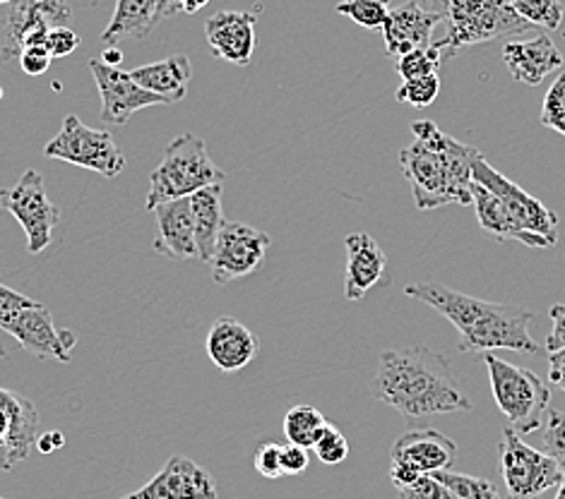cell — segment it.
<instances>
[{
  "mask_svg": "<svg viewBox=\"0 0 565 499\" xmlns=\"http://www.w3.org/2000/svg\"><path fill=\"white\" fill-rule=\"evenodd\" d=\"M448 61L446 48L443 44H428V46H419L405 56L395 58V70L402 79L409 77H424V75H438V70L443 67V63Z\"/></svg>",
  "mask_w": 565,
  "mask_h": 499,
  "instance_id": "cell-29",
  "label": "cell"
},
{
  "mask_svg": "<svg viewBox=\"0 0 565 499\" xmlns=\"http://www.w3.org/2000/svg\"><path fill=\"white\" fill-rule=\"evenodd\" d=\"M438 22L440 18L436 12L426 10L419 0H409L405 6L390 8L381 26L385 39V53L390 58H399L414 48L434 44L430 36H434Z\"/></svg>",
  "mask_w": 565,
  "mask_h": 499,
  "instance_id": "cell-18",
  "label": "cell"
},
{
  "mask_svg": "<svg viewBox=\"0 0 565 499\" xmlns=\"http://www.w3.org/2000/svg\"><path fill=\"white\" fill-rule=\"evenodd\" d=\"M279 449L281 444L277 442H263L258 452H255L253 456V464H255V470L267 480H277L281 478V466H279Z\"/></svg>",
  "mask_w": 565,
  "mask_h": 499,
  "instance_id": "cell-38",
  "label": "cell"
},
{
  "mask_svg": "<svg viewBox=\"0 0 565 499\" xmlns=\"http://www.w3.org/2000/svg\"><path fill=\"white\" fill-rule=\"evenodd\" d=\"M73 10L68 0H10L6 22V44L0 58H18L24 48L46 46V36L53 26H63Z\"/></svg>",
  "mask_w": 565,
  "mask_h": 499,
  "instance_id": "cell-12",
  "label": "cell"
},
{
  "mask_svg": "<svg viewBox=\"0 0 565 499\" xmlns=\"http://www.w3.org/2000/svg\"><path fill=\"white\" fill-rule=\"evenodd\" d=\"M255 12L222 10L205 22V36L214 56L238 67H248L255 53Z\"/></svg>",
  "mask_w": 565,
  "mask_h": 499,
  "instance_id": "cell-16",
  "label": "cell"
},
{
  "mask_svg": "<svg viewBox=\"0 0 565 499\" xmlns=\"http://www.w3.org/2000/svg\"><path fill=\"white\" fill-rule=\"evenodd\" d=\"M405 293L452 322L460 334L462 354H489L501 348L522 356L542 354V346L530 334L534 313L527 307L472 299L438 281L407 283Z\"/></svg>",
  "mask_w": 565,
  "mask_h": 499,
  "instance_id": "cell-2",
  "label": "cell"
},
{
  "mask_svg": "<svg viewBox=\"0 0 565 499\" xmlns=\"http://www.w3.org/2000/svg\"><path fill=\"white\" fill-rule=\"evenodd\" d=\"M89 70L97 83L102 97V120L106 126H126L128 120L147 106H164L167 101L157 94L142 89L130 73L120 70L116 65H106L102 61H92Z\"/></svg>",
  "mask_w": 565,
  "mask_h": 499,
  "instance_id": "cell-14",
  "label": "cell"
},
{
  "mask_svg": "<svg viewBox=\"0 0 565 499\" xmlns=\"http://www.w3.org/2000/svg\"><path fill=\"white\" fill-rule=\"evenodd\" d=\"M472 205H475V211H477V219H479L481 228L489 236L503 240V242L505 240H518V242H522V246L534 248V250L554 248L544 236H536V234L527 231V228H524L513 217V214H510L503 207V202L477 181H472Z\"/></svg>",
  "mask_w": 565,
  "mask_h": 499,
  "instance_id": "cell-24",
  "label": "cell"
},
{
  "mask_svg": "<svg viewBox=\"0 0 565 499\" xmlns=\"http://www.w3.org/2000/svg\"><path fill=\"white\" fill-rule=\"evenodd\" d=\"M8 354H6V348H3V344H0V360H3Z\"/></svg>",
  "mask_w": 565,
  "mask_h": 499,
  "instance_id": "cell-50",
  "label": "cell"
},
{
  "mask_svg": "<svg viewBox=\"0 0 565 499\" xmlns=\"http://www.w3.org/2000/svg\"><path fill=\"white\" fill-rule=\"evenodd\" d=\"M44 156L94 171L104 178H116L126 169V156L111 132L94 130L73 113L63 118V128L44 147Z\"/></svg>",
  "mask_w": 565,
  "mask_h": 499,
  "instance_id": "cell-7",
  "label": "cell"
},
{
  "mask_svg": "<svg viewBox=\"0 0 565 499\" xmlns=\"http://www.w3.org/2000/svg\"><path fill=\"white\" fill-rule=\"evenodd\" d=\"M326 425H328V417L322 415L318 409L308 406V403L291 406L285 415L287 440L299 444V447H306V449H313V444L320 437L322 430H326Z\"/></svg>",
  "mask_w": 565,
  "mask_h": 499,
  "instance_id": "cell-28",
  "label": "cell"
},
{
  "mask_svg": "<svg viewBox=\"0 0 565 499\" xmlns=\"http://www.w3.org/2000/svg\"><path fill=\"white\" fill-rule=\"evenodd\" d=\"M205 348L210 360L222 372H236L244 370L255 360L260 350V341L244 322L224 315L220 319H214V325L210 327Z\"/></svg>",
  "mask_w": 565,
  "mask_h": 499,
  "instance_id": "cell-20",
  "label": "cell"
},
{
  "mask_svg": "<svg viewBox=\"0 0 565 499\" xmlns=\"http://www.w3.org/2000/svg\"><path fill=\"white\" fill-rule=\"evenodd\" d=\"M191 211H193V228L198 242V260L210 262L214 242L224 226L222 214V183H214L191 195Z\"/></svg>",
  "mask_w": 565,
  "mask_h": 499,
  "instance_id": "cell-26",
  "label": "cell"
},
{
  "mask_svg": "<svg viewBox=\"0 0 565 499\" xmlns=\"http://www.w3.org/2000/svg\"><path fill=\"white\" fill-rule=\"evenodd\" d=\"M311 464V456H308L306 447H299V444H285L279 449V466H281V476H299Z\"/></svg>",
  "mask_w": 565,
  "mask_h": 499,
  "instance_id": "cell-40",
  "label": "cell"
},
{
  "mask_svg": "<svg viewBox=\"0 0 565 499\" xmlns=\"http://www.w3.org/2000/svg\"><path fill=\"white\" fill-rule=\"evenodd\" d=\"M152 211L159 226V238L152 242L154 252L171 260H198L191 197L161 202Z\"/></svg>",
  "mask_w": 565,
  "mask_h": 499,
  "instance_id": "cell-19",
  "label": "cell"
},
{
  "mask_svg": "<svg viewBox=\"0 0 565 499\" xmlns=\"http://www.w3.org/2000/svg\"><path fill=\"white\" fill-rule=\"evenodd\" d=\"M157 24V0H118L102 39L109 46L120 39H145Z\"/></svg>",
  "mask_w": 565,
  "mask_h": 499,
  "instance_id": "cell-27",
  "label": "cell"
},
{
  "mask_svg": "<svg viewBox=\"0 0 565 499\" xmlns=\"http://www.w3.org/2000/svg\"><path fill=\"white\" fill-rule=\"evenodd\" d=\"M371 391L405 417L472 411L450 360L428 346L383 350Z\"/></svg>",
  "mask_w": 565,
  "mask_h": 499,
  "instance_id": "cell-1",
  "label": "cell"
},
{
  "mask_svg": "<svg viewBox=\"0 0 565 499\" xmlns=\"http://www.w3.org/2000/svg\"><path fill=\"white\" fill-rule=\"evenodd\" d=\"M522 20H527L542 30H561L563 24V3L561 0H508Z\"/></svg>",
  "mask_w": 565,
  "mask_h": 499,
  "instance_id": "cell-30",
  "label": "cell"
},
{
  "mask_svg": "<svg viewBox=\"0 0 565 499\" xmlns=\"http://www.w3.org/2000/svg\"><path fill=\"white\" fill-rule=\"evenodd\" d=\"M483 366L489 370L495 406L505 415L508 425L518 435L536 433L551 403L548 384H544L532 370L501 360L491 350L483 354Z\"/></svg>",
  "mask_w": 565,
  "mask_h": 499,
  "instance_id": "cell-6",
  "label": "cell"
},
{
  "mask_svg": "<svg viewBox=\"0 0 565 499\" xmlns=\"http://www.w3.org/2000/svg\"><path fill=\"white\" fill-rule=\"evenodd\" d=\"M39 411L34 403L0 387V442L8 444L15 462H26L36 444Z\"/></svg>",
  "mask_w": 565,
  "mask_h": 499,
  "instance_id": "cell-23",
  "label": "cell"
},
{
  "mask_svg": "<svg viewBox=\"0 0 565 499\" xmlns=\"http://www.w3.org/2000/svg\"><path fill=\"white\" fill-rule=\"evenodd\" d=\"M542 126L556 130L565 138V73H561L556 83L546 91L542 106Z\"/></svg>",
  "mask_w": 565,
  "mask_h": 499,
  "instance_id": "cell-35",
  "label": "cell"
},
{
  "mask_svg": "<svg viewBox=\"0 0 565 499\" xmlns=\"http://www.w3.org/2000/svg\"><path fill=\"white\" fill-rule=\"evenodd\" d=\"M399 499H460L448 485H443L436 476L422 474L414 482L405 485V488H397Z\"/></svg>",
  "mask_w": 565,
  "mask_h": 499,
  "instance_id": "cell-37",
  "label": "cell"
},
{
  "mask_svg": "<svg viewBox=\"0 0 565 499\" xmlns=\"http://www.w3.org/2000/svg\"><path fill=\"white\" fill-rule=\"evenodd\" d=\"M548 317L554 327H551V334H548L544 348L551 354V350L565 348V303H556L554 307H551Z\"/></svg>",
  "mask_w": 565,
  "mask_h": 499,
  "instance_id": "cell-43",
  "label": "cell"
},
{
  "mask_svg": "<svg viewBox=\"0 0 565 499\" xmlns=\"http://www.w3.org/2000/svg\"><path fill=\"white\" fill-rule=\"evenodd\" d=\"M120 499H217V482L188 456H171L150 482Z\"/></svg>",
  "mask_w": 565,
  "mask_h": 499,
  "instance_id": "cell-15",
  "label": "cell"
},
{
  "mask_svg": "<svg viewBox=\"0 0 565 499\" xmlns=\"http://www.w3.org/2000/svg\"><path fill=\"white\" fill-rule=\"evenodd\" d=\"M18 58H20L22 73L30 75V77L44 75V73L49 70V67H51V61H53L46 46H30V48H24Z\"/></svg>",
  "mask_w": 565,
  "mask_h": 499,
  "instance_id": "cell-41",
  "label": "cell"
},
{
  "mask_svg": "<svg viewBox=\"0 0 565 499\" xmlns=\"http://www.w3.org/2000/svg\"><path fill=\"white\" fill-rule=\"evenodd\" d=\"M347 272H344V299L361 301L387 272V258L375 238L369 234H352L344 238Z\"/></svg>",
  "mask_w": 565,
  "mask_h": 499,
  "instance_id": "cell-22",
  "label": "cell"
},
{
  "mask_svg": "<svg viewBox=\"0 0 565 499\" xmlns=\"http://www.w3.org/2000/svg\"><path fill=\"white\" fill-rule=\"evenodd\" d=\"M63 444H65L63 433H58V430H51V433H44L42 437H36L34 447L42 452V454H53L56 449H61Z\"/></svg>",
  "mask_w": 565,
  "mask_h": 499,
  "instance_id": "cell-45",
  "label": "cell"
},
{
  "mask_svg": "<svg viewBox=\"0 0 565 499\" xmlns=\"http://www.w3.org/2000/svg\"><path fill=\"white\" fill-rule=\"evenodd\" d=\"M270 246L273 238L258 228L241 221H224L207 262L212 269V281L226 286V283L253 274L263 264Z\"/></svg>",
  "mask_w": 565,
  "mask_h": 499,
  "instance_id": "cell-10",
  "label": "cell"
},
{
  "mask_svg": "<svg viewBox=\"0 0 565 499\" xmlns=\"http://www.w3.org/2000/svg\"><path fill=\"white\" fill-rule=\"evenodd\" d=\"M563 53L546 34L530 39V42H508L503 46V63L508 65L515 83L536 87L563 67Z\"/></svg>",
  "mask_w": 565,
  "mask_h": 499,
  "instance_id": "cell-21",
  "label": "cell"
},
{
  "mask_svg": "<svg viewBox=\"0 0 565 499\" xmlns=\"http://www.w3.org/2000/svg\"><path fill=\"white\" fill-rule=\"evenodd\" d=\"M0 207L20 221L26 234V252L42 254L53 242L61 211L46 195L42 173L26 169L12 187H0Z\"/></svg>",
  "mask_w": 565,
  "mask_h": 499,
  "instance_id": "cell-9",
  "label": "cell"
},
{
  "mask_svg": "<svg viewBox=\"0 0 565 499\" xmlns=\"http://www.w3.org/2000/svg\"><path fill=\"white\" fill-rule=\"evenodd\" d=\"M120 61H124V53H120V48H116V46H109V48L102 53V63H106V65H116L118 67Z\"/></svg>",
  "mask_w": 565,
  "mask_h": 499,
  "instance_id": "cell-48",
  "label": "cell"
},
{
  "mask_svg": "<svg viewBox=\"0 0 565 499\" xmlns=\"http://www.w3.org/2000/svg\"><path fill=\"white\" fill-rule=\"evenodd\" d=\"M440 91V77L438 75H424V77H409L402 79V85L395 91V99L399 104H409L414 109H426L436 101Z\"/></svg>",
  "mask_w": 565,
  "mask_h": 499,
  "instance_id": "cell-33",
  "label": "cell"
},
{
  "mask_svg": "<svg viewBox=\"0 0 565 499\" xmlns=\"http://www.w3.org/2000/svg\"><path fill=\"white\" fill-rule=\"evenodd\" d=\"M79 42H83V39H79L71 30V26L63 24V26H53V30L49 32L46 48L51 53V58H65V56H71L73 51H77Z\"/></svg>",
  "mask_w": 565,
  "mask_h": 499,
  "instance_id": "cell-39",
  "label": "cell"
},
{
  "mask_svg": "<svg viewBox=\"0 0 565 499\" xmlns=\"http://www.w3.org/2000/svg\"><path fill=\"white\" fill-rule=\"evenodd\" d=\"M0 329L8 332L24 350L42 360L71 362L73 348L77 346V334L53 325L51 310L42 303L22 307Z\"/></svg>",
  "mask_w": 565,
  "mask_h": 499,
  "instance_id": "cell-13",
  "label": "cell"
},
{
  "mask_svg": "<svg viewBox=\"0 0 565 499\" xmlns=\"http://www.w3.org/2000/svg\"><path fill=\"white\" fill-rule=\"evenodd\" d=\"M542 452L554 458L565 474V413L563 411H556V409L546 411Z\"/></svg>",
  "mask_w": 565,
  "mask_h": 499,
  "instance_id": "cell-34",
  "label": "cell"
},
{
  "mask_svg": "<svg viewBox=\"0 0 565 499\" xmlns=\"http://www.w3.org/2000/svg\"><path fill=\"white\" fill-rule=\"evenodd\" d=\"M130 77L136 79L142 89L157 94V97H161L167 104H179L188 97V85H191L193 67L185 53H177V56H169L159 63H150L138 67V70H130Z\"/></svg>",
  "mask_w": 565,
  "mask_h": 499,
  "instance_id": "cell-25",
  "label": "cell"
},
{
  "mask_svg": "<svg viewBox=\"0 0 565 499\" xmlns=\"http://www.w3.org/2000/svg\"><path fill=\"white\" fill-rule=\"evenodd\" d=\"M472 181L481 183L487 191H491L498 199L503 202V207L513 214V217L527 228V231L544 236L551 246L558 242V217L551 211L544 202L532 197L527 191H522L520 185H515L501 171H495L487 159H483L481 152L475 154L472 159Z\"/></svg>",
  "mask_w": 565,
  "mask_h": 499,
  "instance_id": "cell-11",
  "label": "cell"
},
{
  "mask_svg": "<svg viewBox=\"0 0 565 499\" xmlns=\"http://www.w3.org/2000/svg\"><path fill=\"white\" fill-rule=\"evenodd\" d=\"M436 476L443 485L460 497V499H505L501 492L495 490V485L487 478H477V476H467V474H455V470H436Z\"/></svg>",
  "mask_w": 565,
  "mask_h": 499,
  "instance_id": "cell-31",
  "label": "cell"
},
{
  "mask_svg": "<svg viewBox=\"0 0 565 499\" xmlns=\"http://www.w3.org/2000/svg\"><path fill=\"white\" fill-rule=\"evenodd\" d=\"M205 6H210V0H179V8L185 15H195V12H200Z\"/></svg>",
  "mask_w": 565,
  "mask_h": 499,
  "instance_id": "cell-47",
  "label": "cell"
},
{
  "mask_svg": "<svg viewBox=\"0 0 565 499\" xmlns=\"http://www.w3.org/2000/svg\"><path fill=\"white\" fill-rule=\"evenodd\" d=\"M412 134L414 142L399 152V164L414 205L422 211L472 205V159L479 150L457 142L434 120H416Z\"/></svg>",
  "mask_w": 565,
  "mask_h": 499,
  "instance_id": "cell-3",
  "label": "cell"
},
{
  "mask_svg": "<svg viewBox=\"0 0 565 499\" xmlns=\"http://www.w3.org/2000/svg\"><path fill=\"white\" fill-rule=\"evenodd\" d=\"M556 499H565V474H563V480L558 482V495H556Z\"/></svg>",
  "mask_w": 565,
  "mask_h": 499,
  "instance_id": "cell-49",
  "label": "cell"
},
{
  "mask_svg": "<svg viewBox=\"0 0 565 499\" xmlns=\"http://www.w3.org/2000/svg\"><path fill=\"white\" fill-rule=\"evenodd\" d=\"M390 458H393V466L409 468L419 476L436 474V470L452 468L457 462V444L434 427L409 430L395 442Z\"/></svg>",
  "mask_w": 565,
  "mask_h": 499,
  "instance_id": "cell-17",
  "label": "cell"
},
{
  "mask_svg": "<svg viewBox=\"0 0 565 499\" xmlns=\"http://www.w3.org/2000/svg\"><path fill=\"white\" fill-rule=\"evenodd\" d=\"M313 452H316V456L326 466H338V464L347 462L349 442H347V437L340 433L338 427H334L332 423H328L326 430H322V433H320V437L316 440Z\"/></svg>",
  "mask_w": 565,
  "mask_h": 499,
  "instance_id": "cell-36",
  "label": "cell"
},
{
  "mask_svg": "<svg viewBox=\"0 0 565 499\" xmlns=\"http://www.w3.org/2000/svg\"><path fill=\"white\" fill-rule=\"evenodd\" d=\"M0 499H6V497H0Z\"/></svg>",
  "mask_w": 565,
  "mask_h": 499,
  "instance_id": "cell-51",
  "label": "cell"
},
{
  "mask_svg": "<svg viewBox=\"0 0 565 499\" xmlns=\"http://www.w3.org/2000/svg\"><path fill=\"white\" fill-rule=\"evenodd\" d=\"M501 474L505 499H540L546 490L558 488L563 480V470L554 458L522 442V435L510 425H503Z\"/></svg>",
  "mask_w": 565,
  "mask_h": 499,
  "instance_id": "cell-8",
  "label": "cell"
},
{
  "mask_svg": "<svg viewBox=\"0 0 565 499\" xmlns=\"http://www.w3.org/2000/svg\"><path fill=\"white\" fill-rule=\"evenodd\" d=\"M548 382L565 391V348L548 354Z\"/></svg>",
  "mask_w": 565,
  "mask_h": 499,
  "instance_id": "cell-44",
  "label": "cell"
},
{
  "mask_svg": "<svg viewBox=\"0 0 565 499\" xmlns=\"http://www.w3.org/2000/svg\"><path fill=\"white\" fill-rule=\"evenodd\" d=\"M226 173L207 154L205 140L198 134H181L167 144L164 159L150 173V193L145 209L152 211L161 202L191 197L207 185L224 183Z\"/></svg>",
  "mask_w": 565,
  "mask_h": 499,
  "instance_id": "cell-5",
  "label": "cell"
},
{
  "mask_svg": "<svg viewBox=\"0 0 565 499\" xmlns=\"http://www.w3.org/2000/svg\"><path fill=\"white\" fill-rule=\"evenodd\" d=\"M177 12H181L179 0H157V22L177 15Z\"/></svg>",
  "mask_w": 565,
  "mask_h": 499,
  "instance_id": "cell-46",
  "label": "cell"
},
{
  "mask_svg": "<svg viewBox=\"0 0 565 499\" xmlns=\"http://www.w3.org/2000/svg\"><path fill=\"white\" fill-rule=\"evenodd\" d=\"M446 24L440 39L448 61L467 46L489 44L495 39H515L534 30L510 8L508 0H419Z\"/></svg>",
  "mask_w": 565,
  "mask_h": 499,
  "instance_id": "cell-4",
  "label": "cell"
},
{
  "mask_svg": "<svg viewBox=\"0 0 565 499\" xmlns=\"http://www.w3.org/2000/svg\"><path fill=\"white\" fill-rule=\"evenodd\" d=\"M334 12L366 30H381L390 12V0H342L334 6Z\"/></svg>",
  "mask_w": 565,
  "mask_h": 499,
  "instance_id": "cell-32",
  "label": "cell"
},
{
  "mask_svg": "<svg viewBox=\"0 0 565 499\" xmlns=\"http://www.w3.org/2000/svg\"><path fill=\"white\" fill-rule=\"evenodd\" d=\"M32 305H36V301L26 299V295L18 291H12L10 286H6V283H0V327H3L12 315L20 313L22 307H32Z\"/></svg>",
  "mask_w": 565,
  "mask_h": 499,
  "instance_id": "cell-42",
  "label": "cell"
}]
</instances>
